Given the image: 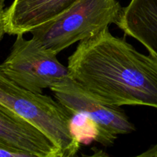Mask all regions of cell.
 I'll list each match as a JSON object with an SVG mask.
<instances>
[{
    "instance_id": "obj_7",
    "label": "cell",
    "mask_w": 157,
    "mask_h": 157,
    "mask_svg": "<svg viewBox=\"0 0 157 157\" xmlns=\"http://www.w3.org/2000/svg\"><path fill=\"white\" fill-rule=\"evenodd\" d=\"M77 0H13L6 9V34L25 35L53 19Z\"/></svg>"
},
{
    "instance_id": "obj_2",
    "label": "cell",
    "mask_w": 157,
    "mask_h": 157,
    "mask_svg": "<svg viewBox=\"0 0 157 157\" xmlns=\"http://www.w3.org/2000/svg\"><path fill=\"white\" fill-rule=\"evenodd\" d=\"M0 104L32 123L58 148L61 157L74 156L81 142L72 133V115L51 97L23 88L0 68Z\"/></svg>"
},
{
    "instance_id": "obj_1",
    "label": "cell",
    "mask_w": 157,
    "mask_h": 157,
    "mask_svg": "<svg viewBox=\"0 0 157 157\" xmlns=\"http://www.w3.org/2000/svg\"><path fill=\"white\" fill-rule=\"evenodd\" d=\"M67 67L71 78L106 104L157 108V58L109 28L80 41Z\"/></svg>"
},
{
    "instance_id": "obj_5",
    "label": "cell",
    "mask_w": 157,
    "mask_h": 157,
    "mask_svg": "<svg viewBox=\"0 0 157 157\" xmlns=\"http://www.w3.org/2000/svg\"><path fill=\"white\" fill-rule=\"evenodd\" d=\"M50 89L71 114L84 115L94 123L98 128L95 141L103 146H112L118 135L135 131L134 125L120 107L103 102L69 75Z\"/></svg>"
},
{
    "instance_id": "obj_9",
    "label": "cell",
    "mask_w": 157,
    "mask_h": 157,
    "mask_svg": "<svg viewBox=\"0 0 157 157\" xmlns=\"http://www.w3.org/2000/svg\"><path fill=\"white\" fill-rule=\"evenodd\" d=\"M0 157H32L25 152L12 148L0 143Z\"/></svg>"
},
{
    "instance_id": "obj_8",
    "label": "cell",
    "mask_w": 157,
    "mask_h": 157,
    "mask_svg": "<svg viewBox=\"0 0 157 157\" xmlns=\"http://www.w3.org/2000/svg\"><path fill=\"white\" fill-rule=\"evenodd\" d=\"M116 25L157 58V0H130Z\"/></svg>"
},
{
    "instance_id": "obj_6",
    "label": "cell",
    "mask_w": 157,
    "mask_h": 157,
    "mask_svg": "<svg viewBox=\"0 0 157 157\" xmlns=\"http://www.w3.org/2000/svg\"><path fill=\"white\" fill-rule=\"evenodd\" d=\"M0 143L32 157H61L58 147L42 131L1 104Z\"/></svg>"
},
{
    "instance_id": "obj_3",
    "label": "cell",
    "mask_w": 157,
    "mask_h": 157,
    "mask_svg": "<svg viewBox=\"0 0 157 157\" xmlns=\"http://www.w3.org/2000/svg\"><path fill=\"white\" fill-rule=\"evenodd\" d=\"M122 9L117 0H77L30 33L44 48L58 55L71 44L117 24Z\"/></svg>"
},
{
    "instance_id": "obj_4",
    "label": "cell",
    "mask_w": 157,
    "mask_h": 157,
    "mask_svg": "<svg viewBox=\"0 0 157 157\" xmlns=\"http://www.w3.org/2000/svg\"><path fill=\"white\" fill-rule=\"evenodd\" d=\"M0 68L18 85L39 94L69 75L67 67L58 61L56 54L35 38L25 39L21 34L16 35Z\"/></svg>"
},
{
    "instance_id": "obj_10",
    "label": "cell",
    "mask_w": 157,
    "mask_h": 157,
    "mask_svg": "<svg viewBox=\"0 0 157 157\" xmlns=\"http://www.w3.org/2000/svg\"><path fill=\"white\" fill-rule=\"evenodd\" d=\"M5 2L6 0H0V41L2 40L6 32V25H5Z\"/></svg>"
}]
</instances>
